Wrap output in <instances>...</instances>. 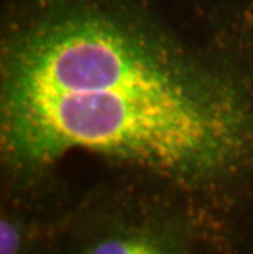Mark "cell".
<instances>
[{
	"mask_svg": "<svg viewBox=\"0 0 253 254\" xmlns=\"http://www.w3.org/2000/svg\"><path fill=\"white\" fill-rule=\"evenodd\" d=\"M73 156L253 254V0H5L0 184Z\"/></svg>",
	"mask_w": 253,
	"mask_h": 254,
	"instance_id": "1",
	"label": "cell"
},
{
	"mask_svg": "<svg viewBox=\"0 0 253 254\" xmlns=\"http://www.w3.org/2000/svg\"><path fill=\"white\" fill-rule=\"evenodd\" d=\"M56 254H202L194 223L143 184L100 174L78 193Z\"/></svg>",
	"mask_w": 253,
	"mask_h": 254,
	"instance_id": "2",
	"label": "cell"
},
{
	"mask_svg": "<svg viewBox=\"0 0 253 254\" xmlns=\"http://www.w3.org/2000/svg\"><path fill=\"white\" fill-rule=\"evenodd\" d=\"M78 193L63 176L0 186V254H56Z\"/></svg>",
	"mask_w": 253,
	"mask_h": 254,
	"instance_id": "3",
	"label": "cell"
}]
</instances>
